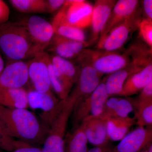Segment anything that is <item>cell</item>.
<instances>
[{
  "mask_svg": "<svg viewBox=\"0 0 152 152\" xmlns=\"http://www.w3.org/2000/svg\"><path fill=\"white\" fill-rule=\"evenodd\" d=\"M0 123L9 135L29 144L44 142L48 132L35 115L27 109L0 105Z\"/></svg>",
  "mask_w": 152,
  "mask_h": 152,
  "instance_id": "6da1fadb",
  "label": "cell"
},
{
  "mask_svg": "<svg viewBox=\"0 0 152 152\" xmlns=\"http://www.w3.org/2000/svg\"><path fill=\"white\" fill-rule=\"evenodd\" d=\"M139 4L137 0L117 1L101 32L97 44L101 42L113 29L134 13L138 8Z\"/></svg>",
  "mask_w": 152,
  "mask_h": 152,
  "instance_id": "e0dca14e",
  "label": "cell"
},
{
  "mask_svg": "<svg viewBox=\"0 0 152 152\" xmlns=\"http://www.w3.org/2000/svg\"><path fill=\"white\" fill-rule=\"evenodd\" d=\"M144 12L146 18L145 19L152 20V1L144 0L143 1Z\"/></svg>",
  "mask_w": 152,
  "mask_h": 152,
  "instance_id": "836d02e7",
  "label": "cell"
},
{
  "mask_svg": "<svg viewBox=\"0 0 152 152\" xmlns=\"http://www.w3.org/2000/svg\"><path fill=\"white\" fill-rule=\"evenodd\" d=\"M69 118L60 114L49 129L42 148V152H65V135Z\"/></svg>",
  "mask_w": 152,
  "mask_h": 152,
  "instance_id": "7c38bea8",
  "label": "cell"
},
{
  "mask_svg": "<svg viewBox=\"0 0 152 152\" xmlns=\"http://www.w3.org/2000/svg\"><path fill=\"white\" fill-rule=\"evenodd\" d=\"M4 67V60H3L2 57L1 56V54L0 53V74L2 72Z\"/></svg>",
  "mask_w": 152,
  "mask_h": 152,
  "instance_id": "d590c367",
  "label": "cell"
},
{
  "mask_svg": "<svg viewBox=\"0 0 152 152\" xmlns=\"http://www.w3.org/2000/svg\"><path fill=\"white\" fill-rule=\"evenodd\" d=\"M132 101L127 99L119 98L110 118H125L129 117V114L134 110Z\"/></svg>",
  "mask_w": 152,
  "mask_h": 152,
  "instance_id": "83f0119b",
  "label": "cell"
},
{
  "mask_svg": "<svg viewBox=\"0 0 152 152\" xmlns=\"http://www.w3.org/2000/svg\"><path fill=\"white\" fill-rule=\"evenodd\" d=\"M109 140L121 141L128 134L130 129L136 124L134 117L125 118H111L106 119Z\"/></svg>",
  "mask_w": 152,
  "mask_h": 152,
  "instance_id": "603a6c76",
  "label": "cell"
},
{
  "mask_svg": "<svg viewBox=\"0 0 152 152\" xmlns=\"http://www.w3.org/2000/svg\"><path fill=\"white\" fill-rule=\"evenodd\" d=\"M131 59L127 65L106 77L105 86L110 97L115 95L120 96L127 79L152 64V56L150 55L135 56L132 57Z\"/></svg>",
  "mask_w": 152,
  "mask_h": 152,
  "instance_id": "52a82bcc",
  "label": "cell"
},
{
  "mask_svg": "<svg viewBox=\"0 0 152 152\" xmlns=\"http://www.w3.org/2000/svg\"><path fill=\"white\" fill-rule=\"evenodd\" d=\"M0 50L10 61H23L36 55L27 31L19 22L0 24Z\"/></svg>",
  "mask_w": 152,
  "mask_h": 152,
  "instance_id": "7a4b0ae2",
  "label": "cell"
},
{
  "mask_svg": "<svg viewBox=\"0 0 152 152\" xmlns=\"http://www.w3.org/2000/svg\"><path fill=\"white\" fill-rule=\"evenodd\" d=\"M9 2L14 8L20 12L47 13L46 0H10Z\"/></svg>",
  "mask_w": 152,
  "mask_h": 152,
  "instance_id": "d4e9b609",
  "label": "cell"
},
{
  "mask_svg": "<svg viewBox=\"0 0 152 152\" xmlns=\"http://www.w3.org/2000/svg\"><path fill=\"white\" fill-rule=\"evenodd\" d=\"M136 108L135 118L139 127H151L152 125V100L135 103L132 102Z\"/></svg>",
  "mask_w": 152,
  "mask_h": 152,
  "instance_id": "484cf974",
  "label": "cell"
},
{
  "mask_svg": "<svg viewBox=\"0 0 152 152\" xmlns=\"http://www.w3.org/2000/svg\"><path fill=\"white\" fill-rule=\"evenodd\" d=\"M51 23L55 34L75 40L86 41L83 30L74 26L68 22L62 7L54 17Z\"/></svg>",
  "mask_w": 152,
  "mask_h": 152,
  "instance_id": "ffe728a7",
  "label": "cell"
},
{
  "mask_svg": "<svg viewBox=\"0 0 152 152\" xmlns=\"http://www.w3.org/2000/svg\"><path fill=\"white\" fill-rule=\"evenodd\" d=\"M152 127L138 126L113 147L112 152H142L152 143Z\"/></svg>",
  "mask_w": 152,
  "mask_h": 152,
  "instance_id": "4fadbf2b",
  "label": "cell"
},
{
  "mask_svg": "<svg viewBox=\"0 0 152 152\" xmlns=\"http://www.w3.org/2000/svg\"><path fill=\"white\" fill-rule=\"evenodd\" d=\"M92 44L91 41L75 40L54 34L47 49L53 54L69 60L77 58Z\"/></svg>",
  "mask_w": 152,
  "mask_h": 152,
  "instance_id": "2e32d148",
  "label": "cell"
},
{
  "mask_svg": "<svg viewBox=\"0 0 152 152\" xmlns=\"http://www.w3.org/2000/svg\"><path fill=\"white\" fill-rule=\"evenodd\" d=\"M62 8L68 22L83 30L91 24L93 5L84 0H66Z\"/></svg>",
  "mask_w": 152,
  "mask_h": 152,
  "instance_id": "8fae6325",
  "label": "cell"
},
{
  "mask_svg": "<svg viewBox=\"0 0 152 152\" xmlns=\"http://www.w3.org/2000/svg\"><path fill=\"white\" fill-rule=\"evenodd\" d=\"M152 100V80L140 92L138 98L134 102L140 103Z\"/></svg>",
  "mask_w": 152,
  "mask_h": 152,
  "instance_id": "f546056e",
  "label": "cell"
},
{
  "mask_svg": "<svg viewBox=\"0 0 152 152\" xmlns=\"http://www.w3.org/2000/svg\"><path fill=\"white\" fill-rule=\"evenodd\" d=\"M49 61L48 53L42 51L36 54L27 63L29 80L34 89L39 92L53 93L49 75Z\"/></svg>",
  "mask_w": 152,
  "mask_h": 152,
  "instance_id": "30bf717a",
  "label": "cell"
},
{
  "mask_svg": "<svg viewBox=\"0 0 152 152\" xmlns=\"http://www.w3.org/2000/svg\"><path fill=\"white\" fill-rule=\"evenodd\" d=\"M28 143L15 140L9 135L0 123V150L4 152H11L17 148Z\"/></svg>",
  "mask_w": 152,
  "mask_h": 152,
  "instance_id": "4316f807",
  "label": "cell"
},
{
  "mask_svg": "<svg viewBox=\"0 0 152 152\" xmlns=\"http://www.w3.org/2000/svg\"><path fill=\"white\" fill-rule=\"evenodd\" d=\"M105 77L89 96L76 102L73 110V123L77 127L86 118L99 116L109 96L105 86Z\"/></svg>",
  "mask_w": 152,
  "mask_h": 152,
  "instance_id": "5b68a950",
  "label": "cell"
},
{
  "mask_svg": "<svg viewBox=\"0 0 152 152\" xmlns=\"http://www.w3.org/2000/svg\"><path fill=\"white\" fill-rule=\"evenodd\" d=\"M47 13H53L59 10L64 6L65 0H46Z\"/></svg>",
  "mask_w": 152,
  "mask_h": 152,
  "instance_id": "4dcf8cb0",
  "label": "cell"
},
{
  "mask_svg": "<svg viewBox=\"0 0 152 152\" xmlns=\"http://www.w3.org/2000/svg\"><path fill=\"white\" fill-rule=\"evenodd\" d=\"M152 80V64H151L127 79L120 96H129L140 92Z\"/></svg>",
  "mask_w": 152,
  "mask_h": 152,
  "instance_id": "44dd1931",
  "label": "cell"
},
{
  "mask_svg": "<svg viewBox=\"0 0 152 152\" xmlns=\"http://www.w3.org/2000/svg\"><path fill=\"white\" fill-rule=\"evenodd\" d=\"M29 80L27 63L12 61L0 74V88H24Z\"/></svg>",
  "mask_w": 152,
  "mask_h": 152,
  "instance_id": "5bb4252c",
  "label": "cell"
},
{
  "mask_svg": "<svg viewBox=\"0 0 152 152\" xmlns=\"http://www.w3.org/2000/svg\"><path fill=\"white\" fill-rule=\"evenodd\" d=\"M88 142L83 125L81 123L65 142V152H87Z\"/></svg>",
  "mask_w": 152,
  "mask_h": 152,
  "instance_id": "cb8c5ba5",
  "label": "cell"
},
{
  "mask_svg": "<svg viewBox=\"0 0 152 152\" xmlns=\"http://www.w3.org/2000/svg\"><path fill=\"white\" fill-rule=\"evenodd\" d=\"M49 56V75L52 89L60 100L65 99L78 79L80 67L66 59L54 54Z\"/></svg>",
  "mask_w": 152,
  "mask_h": 152,
  "instance_id": "3957f363",
  "label": "cell"
},
{
  "mask_svg": "<svg viewBox=\"0 0 152 152\" xmlns=\"http://www.w3.org/2000/svg\"><path fill=\"white\" fill-rule=\"evenodd\" d=\"M113 147L108 146L107 145L102 146L95 147L87 152H112Z\"/></svg>",
  "mask_w": 152,
  "mask_h": 152,
  "instance_id": "e575fe53",
  "label": "cell"
},
{
  "mask_svg": "<svg viewBox=\"0 0 152 152\" xmlns=\"http://www.w3.org/2000/svg\"><path fill=\"white\" fill-rule=\"evenodd\" d=\"M10 15L9 6L4 1L0 0V24L8 21Z\"/></svg>",
  "mask_w": 152,
  "mask_h": 152,
  "instance_id": "1f68e13d",
  "label": "cell"
},
{
  "mask_svg": "<svg viewBox=\"0 0 152 152\" xmlns=\"http://www.w3.org/2000/svg\"><path fill=\"white\" fill-rule=\"evenodd\" d=\"M27 31L36 54L45 51L54 35L51 23L39 16L27 17L19 22Z\"/></svg>",
  "mask_w": 152,
  "mask_h": 152,
  "instance_id": "9c48e42d",
  "label": "cell"
},
{
  "mask_svg": "<svg viewBox=\"0 0 152 152\" xmlns=\"http://www.w3.org/2000/svg\"><path fill=\"white\" fill-rule=\"evenodd\" d=\"M138 30L141 38L151 48H152V20L142 19L139 24Z\"/></svg>",
  "mask_w": 152,
  "mask_h": 152,
  "instance_id": "f1b7e54d",
  "label": "cell"
},
{
  "mask_svg": "<svg viewBox=\"0 0 152 152\" xmlns=\"http://www.w3.org/2000/svg\"><path fill=\"white\" fill-rule=\"evenodd\" d=\"M81 123L90 143L96 147L107 145L110 140L107 132L106 120L98 117H89Z\"/></svg>",
  "mask_w": 152,
  "mask_h": 152,
  "instance_id": "ac0fdd59",
  "label": "cell"
},
{
  "mask_svg": "<svg viewBox=\"0 0 152 152\" xmlns=\"http://www.w3.org/2000/svg\"><path fill=\"white\" fill-rule=\"evenodd\" d=\"M80 72L75 87L70 94L78 101L86 97L93 92L100 83L102 75L88 64L79 63Z\"/></svg>",
  "mask_w": 152,
  "mask_h": 152,
  "instance_id": "9a60e30c",
  "label": "cell"
},
{
  "mask_svg": "<svg viewBox=\"0 0 152 152\" xmlns=\"http://www.w3.org/2000/svg\"><path fill=\"white\" fill-rule=\"evenodd\" d=\"M142 19V12L138 8L130 16L113 29L101 42L97 44V49L115 51L121 48L131 34L138 29Z\"/></svg>",
  "mask_w": 152,
  "mask_h": 152,
  "instance_id": "8992f818",
  "label": "cell"
},
{
  "mask_svg": "<svg viewBox=\"0 0 152 152\" xmlns=\"http://www.w3.org/2000/svg\"><path fill=\"white\" fill-rule=\"evenodd\" d=\"M116 0H96L93 5L91 24L92 36L91 42L98 41L100 34L113 8Z\"/></svg>",
  "mask_w": 152,
  "mask_h": 152,
  "instance_id": "d6986e66",
  "label": "cell"
},
{
  "mask_svg": "<svg viewBox=\"0 0 152 152\" xmlns=\"http://www.w3.org/2000/svg\"><path fill=\"white\" fill-rule=\"evenodd\" d=\"M11 152H42V148L32 146L29 144H26L24 145L17 148Z\"/></svg>",
  "mask_w": 152,
  "mask_h": 152,
  "instance_id": "d6a6232c",
  "label": "cell"
},
{
  "mask_svg": "<svg viewBox=\"0 0 152 152\" xmlns=\"http://www.w3.org/2000/svg\"><path fill=\"white\" fill-rule=\"evenodd\" d=\"M0 105L11 108L27 109V91L24 88H0Z\"/></svg>",
  "mask_w": 152,
  "mask_h": 152,
  "instance_id": "7402d4cb",
  "label": "cell"
},
{
  "mask_svg": "<svg viewBox=\"0 0 152 152\" xmlns=\"http://www.w3.org/2000/svg\"><path fill=\"white\" fill-rule=\"evenodd\" d=\"M142 152H152V144H151Z\"/></svg>",
  "mask_w": 152,
  "mask_h": 152,
  "instance_id": "8d00e7d4",
  "label": "cell"
},
{
  "mask_svg": "<svg viewBox=\"0 0 152 152\" xmlns=\"http://www.w3.org/2000/svg\"><path fill=\"white\" fill-rule=\"evenodd\" d=\"M77 59L78 63L90 65L102 75L113 73L131 61L126 52L121 54L116 51H108L98 49H85Z\"/></svg>",
  "mask_w": 152,
  "mask_h": 152,
  "instance_id": "277c9868",
  "label": "cell"
},
{
  "mask_svg": "<svg viewBox=\"0 0 152 152\" xmlns=\"http://www.w3.org/2000/svg\"><path fill=\"white\" fill-rule=\"evenodd\" d=\"M0 152H4V151H1V150H0Z\"/></svg>",
  "mask_w": 152,
  "mask_h": 152,
  "instance_id": "74e56055",
  "label": "cell"
},
{
  "mask_svg": "<svg viewBox=\"0 0 152 152\" xmlns=\"http://www.w3.org/2000/svg\"><path fill=\"white\" fill-rule=\"evenodd\" d=\"M27 91L29 107L35 110H42V124L48 131L61 109L63 100H59L53 93H40L34 89H31Z\"/></svg>",
  "mask_w": 152,
  "mask_h": 152,
  "instance_id": "ba28073f",
  "label": "cell"
}]
</instances>
